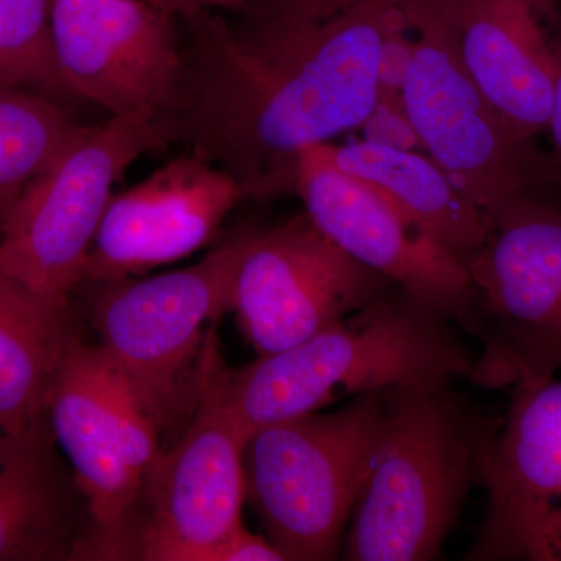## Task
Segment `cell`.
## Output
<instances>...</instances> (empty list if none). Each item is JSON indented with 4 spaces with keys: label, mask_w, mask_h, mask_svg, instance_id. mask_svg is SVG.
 Masks as SVG:
<instances>
[{
    "label": "cell",
    "mask_w": 561,
    "mask_h": 561,
    "mask_svg": "<svg viewBox=\"0 0 561 561\" xmlns=\"http://www.w3.org/2000/svg\"><path fill=\"white\" fill-rule=\"evenodd\" d=\"M389 287L302 213L271 231L251 232L232 284L231 312L257 354H268L308 341Z\"/></svg>",
    "instance_id": "10"
},
{
    "label": "cell",
    "mask_w": 561,
    "mask_h": 561,
    "mask_svg": "<svg viewBox=\"0 0 561 561\" xmlns=\"http://www.w3.org/2000/svg\"><path fill=\"white\" fill-rule=\"evenodd\" d=\"M291 191L339 249L413 300L465 327L472 284L463 257L432 241L370 184L335 168L321 144L298 154Z\"/></svg>",
    "instance_id": "12"
},
{
    "label": "cell",
    "mask_w": 561,
    "mask_h": 561,
    "mask_svg": "<svg viewBox=\"0 0 561 561\" xmlns=\"http://www.w3.org/2000/svg\"><path fill=\"white\" fill-rule=\"evenodd\" d=\"M247 442L214 397L202 364L190 423L158 453L147 476L135 560L206 561L242 524Z\"/></svg>",
    "instance_id": "11"
},
{
    "label": "cell",
    "mask_w": 561,
    "mask_h": 561,
    "mask_svg": "<svg viewBox=\"0 0 561 561\" xmlns=\"http://www.w3.org/2000/svg\"><path fill=\"white\" fill-rule=\"evenodd\" d=\"M359 128L365 142L390 149L423 151L402 99L376 102Z\"/></svg>",
    "instance_id": "22"
},
{
    "label": "cell",
    "mask_w": 561,
    "mask_h": 561,
    "mask_svg": "<svg viewBox=\"0 0 561 561\" xmlns=\"http://www.w3.org/2000/svg\"><path fill=\"white\" fill-rule=\"evenodd\" d=\"M415 32L408 14V0H404L379 46L376 62L378 101L402 99V90L415 57Z\"/></svg>",
    "instance_id": "21"
},
{
    "label": "cell",
    "mask_w": 561,
    "mask_h": 561,
    "mask_svg": "<svg viewBox=\"0 0 561 561\" xmlns=\"http://www.w3.org/2000/svg\"><path fill=\"white\" fill-rule=\"evenodd\" d=\"M47 420L87 501L80 560H135L144 486L161 437L119 368L98 343H70Z\"/></svg>",
    "instance_id": "6"
},
{
    "label": "cell",
    "mask_w": 561,
    "mask_h": 561,
    "mask_svg": "<svg viewBox=\"0 0 561 561\" xmlns=\"http://www.w3.org/2000/svg\"><path fill=\"white\" fill-rule=\"evenodd\" d=\"M531 2L537 7L538 13L541 14V18L548 16V14L559 5V0H531Z\"/></svg>",
    "instance_id": "26"
},
{
    "label": "cell",
    "mask_w": 561,
    "mask_h": 561,
    "mask_svg": "<svg viewBox=\"0 0 561 561\" xmlns=\"http://www.w3.org/2000/svg\"><path fill=\"white\" fill-rule=\"evenodd\" d=\"M454 54L516 135L548 130L556 60L531 0H427Z\"/></svg>",
    "instance_id": "15"
},
{
    "label": "cell",
    "mask_w": 561,
    "mask_h": 561,
    "mask_svg": "<svg viewBox=\"0 0 561 561\" xmlns=\"http://www.w3.org/2000/svg\"><path fill=\"white\" fill-rule=\"evenodd\" d=\"M404 0H260L180 18L172 144L243 197L291 191L298 154L359 128L378 102L379 46Z\"/></svg>",
    "instance_id": "1"
},
{
    "label": "cell",
    "mask_w": 561,
    "mask_h": 561,
    "mask_svg": "<svg viewBox=\"0 0 561 561\" xmlns=\"http://www.w3.org/2000/svg\"><path fill=\"white\" fill-rule=\"evenodd\" d=\"M552 25V33L549 35L556 60V80H553V101L551 119H549L548 130L551 131L553 146L557 154L561 158V13L559 5L551 11L549 16L545 18Z\"/></svg>",
    "instance_id": "24"
},
{
    "label": "cell",
    "mask_w": 561,
    "mask_h": 561,
    "mask_svg": "<svg viewBox=\"0 0 561 561\" xmlns=\"http://www.w3.org/2000/svg\"><path fill=\"white\" fill-rule=\"evenodd\" d=\"M57 448L49 420L0 431V561L80 560L90 513Z\"/></svg>",
    "instance_id": "16"
},
{
    "label": "cell",
    "mask_w": 561,
    "mask_h": 561,
    "mask_svg": "<svg viewBox=\"0 0 561 561\" xmlns=\"http://www.w3.org/2000/svg\"><path fill=\"white\" fill-rule=\"evenodd\" d=\"M81 335L69 295L33 290L0 268V431L22 435L47 421L51 387Z\"/></svg>",
    "instance_id": "17"
},
{
    "label": "cell",
    "mask_w": 561,
    "mask_h": 561,
    "mask_svg": "<svg viewBox=\"0 0 561 561\" xmlns=\"http://www.w3.org/2000/svg\"><path fill=\"white\" fill-rule=\"evenodd\" d=\"M151 5L168 11L176 20L203 11H220V13H238L249 9L260 0H147Z\"/></svg>",
    "instance_id": "25"
},
{
    "label": "cell",
    "mask_w": 561,
    "mask_h": 561,
    "mask_svg": "<svg viewBox=\"0 0 561 561\" xmlns=\"http://www.w3.org/2000/svg\"><path fill=\"white\" fill-rule=\"evenodd\" d=\"M172 146L157 113L79 125L25 190L0 231V268L33 290L73 294L114 184L144 154Z\"/></svg>",
    "instance_id": "7"
},
{
    "label": "cell",
    "mask_w": 561,
    "mask_h": 561,
    "mask_svg": "<svg viewBox=\"0 0 561 561\" xmlns=\"http://www.w3.org/2000/svg\"><path fill=\"white\" fill-rule=\"evenodd\" d=\"M335 168L370 184L420 231L467 260L485 242L490 219L468 201L430 154L376 144H321Z\"/></svg>",
    "instance_id": "18"
},
{
    "label": "cell",
    "mask_w": 561,
    "mask_h": 561,
    "mask_svg": "<svg viewBox=\"0 0 561 561\" xmlns=\"http://www.w3.org/2000/svg\"><path fill=\"white\" fill-rule=\"evenodd\" d=\"M51 44L77 102L164 114L181 73L179 20L147 0H51Z\"/></svg>",
    "instance_id": "13"
},
{
    "label": "cell",
    "mask_w": 561,
    "mask_h": 561,
    "mask_svg": "<svg viewBox=\"0 0 561 561\" xmlns=\"http://www.w3.org/2000/svg\"><path fill=\"white\" fill-rule=\"evenodd\" d=\"M251 232L181 271L79 286L99 348L127 378L157 426L161 449L179 440L194 413L210 327L231 312Z\"/></svg>",
    "instance_id": "4"
},
{
    "label": "cell",
    "mask_w": 561,
    "mask_h": 561,
    "mask_svg": "<svg viewBox=\"0 0 561 561\" xmlns=\"http://www.w3.org/2000/svg\"><path fill=\"white\" fill-rule=\"evenodd\" d=\"M51 0H0V84L60 103L77 102L62 81L50 28Z\"/></svg>",
    "instance_id": "20"
},
{
    "label": "cell",
    "mask_w": 561,
    "mask_h": 561,
    "mask_svg": "<svg viewBox=\"0 0 561 561\" xmlns=\"http://www.w3.org/2000/svg\"><path fill=\"white\" fill-rule=\"evenodd\" d=\"M77 127L60 103L0 84V231Z\"/></svg>",
    "instance_id": "19"
},
{
    "label": "cell",
    "mask_w": 561,
    "mask_h": 561,
    "mask_svg": "<svg viewBox=\"0 0 561 561\" xmlns=\"http://www.w3.org/2000/svg\"><path fill=\"white\" fill-rule=\"evenodd\" d=\"M476 359L451 320L389 287L308 341L260 354L241 368L225 367L216 346L205 375L220 408L250 438L345 397L424 379L471 378Z\"/></svg>",
    "instance_id": "2"
},
{
    "label": "cell",
    "mask_w": 561,
    "mask_h": 561,
    "mask_svg": "<svg viewBox=\"0 0 561 561\" xmlns=\"http://www.w3.org/2000/svg\"><path fill=\"white\" fill-rule=\"evenodd\" d=\"M206 561H286L267 537L251 534L239 524L209 552Z\"/></svg>",
    "instance_id": "23"
},
{
    "label": "cell",
    "mask_w": 561,
    "mask_h": 561,
    "mask_svg": "<svg viewBox=\"0 0 561 561\" xmlns=\"http://www.w3.org/2000/svg\"><path fill=\"white\" fill-rule=\"evenodd\" d=\"M382 416V391L250 435L247 497L286 561L332 560L356 507Z\"/></svg>",
    "instance_id": "5"
},
{
    "label": "cell",
    "mask_w": 561,
    "mask_h": 561,
    "mask_svg": "<svg viewBox=\"0 0 561 561\" xmlns=\"http://www.w3.org/2000/svg\"><path fill=\"white\" fill-rule=\"evenodd\" d=\"M453 381L424 379L382 391L381 426L343 540V559L440 556L497 432L461 404Z\"/></svg>",
    "instance_id": "3"
},
{
    "label": "cell",
    "mask_w": 561,
    "mask_h": 561,
    "mask_svg": "<svg viewBox=\"0 0 561 561\" xmlns=\"http://www.w3.org/2000/svg\"><path fill=\"white\" fill-rule=\"evenodd\" d=\"M472 308L463 328L482 354L472 381L540 386L561 370V214L519 195L465 260Z\"/></svg>",
    "instance_id": "8"
},
{
    "label": "cell",
    "mask_w": 561,
    "mask_h": 561,
    "mask_svg": "<svg viewBox=\"0 0 561 561\" xmlns=\"http://www.w3.org/2000/svg\"><path fill=\"white\" fill-rule=\"evenodd\" d=\"M415 57L402 90L413 128L454 186L493 219L524 194L527 144L502 119L454 54L427 0H408Z\"/></svg>",
    "instance_id": "9"
},
{
    "label": "cell",
    "mask_w": 561,
    "mask_h": 561,
    "mask_svg": "<svg viewBox=\"0 0 561 561\" xmlns=\"http://www.w3.org/2000/svg\"><path fill=\"white\" fill-rule=\"evenodd\" d=\"M241 186L197 154H181L114 194L83 267V283L140 276L208 245Z\"/></svg>",
    "instance_id": "14"
}]
</instances>
